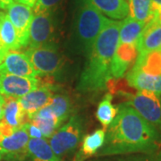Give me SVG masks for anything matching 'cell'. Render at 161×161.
<instances>
[{
    "mask_svg": "<svg viewBox=\"0 0 161 161\" xmlns=\"http://www.w3.org/2000/svg\"><path fill=\"white\" fill-rule=\"evenodd\" d=\"M0 75H17L30 78L39 77L26 53L19 50L7 52L4 60L0 64Z\"/></svg>",
    "mask_w": 161,
    "mask_h": 161,
    "instance_id": "cell-10",
    "label": "cell"
},
{
    "mask_svg": "<svg viewBox=\"0 0 161 161\" xmlns=\"http://www.w3.org/2000/svg\"><path fill=\"white\" fill-rule=\"evenodd\" d=\"M138 56L137 47L134 45H118L110 64L111 77H124Z\"/></svg>",
    "mask_w": 161,
    "mask_h": 161,
    "instance_id": "cell-14",
    "label": "cell"
},
{
    "mask_svg": "<svg viewBox=\"0 0 161 161\" xmlns=\"http://www.w3.org/2000/svg\"><path fill=\"white\" fill-rule=\"evenodd\" d=\"M1 14H2V12H0V17H1Z\"/></svg>",
    "mask_w": 161,
    "mask_h": 161,
    "instance_id": "cell-35",
    "label": "cell"
},
{
    "mask_svg": "<svg viewBox=\"0 0 161 161\" xmlns=\"http://www.w3.org/2000/svg\"><path fill=\"white\" fill-rule=\"evenodd\" d=\"M62 0H37L34 6L32 7L33 14H40V13H47L53 11L59 6Z\"/></svg>",
    "mask_w": 161,
    "mask_h": 161,
    "instance_id": "cell-26",
    "label": "cell"
},
{
    "mask_svg": "<svg viewBox=\"0 0 161 161\" xmlns=\"http://www.w3.org/2000/svg\"><path fill=\"white\" fill-rule=\"evenodd\" d=\"M3 122L14 129H18L26 123H29L28 116L22 108L19 98L5 97V108Z\"/></svg>",
    "mask_w": 161,
    "mask_h": 161,
    "instance_id": "cell-18",
    "label": "cell"
},
{
    "mask_svg": "<svg viewBox=\"0 0 161 161\" xmlns=\"http://www.w3.org/2000/svg\"><path fill=\"white\" fill-rule=\"evenodd\" d=\"M127 103L142 117L161 131V99L153 93L137 92L127 95Z\"/></svg>",
    "mask_w": 161,
    "mask_h": 161,
    "instance_id": "cell-6",
    "label": "cell"
},
{
    "mask_svg": "<svg viewBox=\"0 0 161 161\" xmlns=\"http://www.w3.org/2000/svg\"><path fill=\"white\" fill-rule=\"evenodd\" d=\"M151 1L153 5V9L161 8V0H151Z\"/></svg>",
    "mask_w": 161,
    "mask_h": 161,
    "instance_id": "cell-32",
    "label": "cell"
},
{
    "mask_svg": "<svg viewBox=\"0 0 161 161\" xmlns=\"http://www.w3.org/2000/svg\"><path fill=\"white\" fill-rule=\"evenodd\" d=\"M121 21L110 20L96 39L88 62L78 83L80 92H95L105 89L112 78L110 64L119 45Z\"/></svg>",
    "mask_w": 161,
    "mask_h": 161,
    "instance_id": "cell-2",
    "label": "cell"
},
{
    "mask_svg": "<svg viewBox=\"0 0 161 161\" xmlns=\"http://www.w3.org/2000/svg\"><path fill=\"white\" fill-rule=\"evenodd\" d=\"M40 84L39 78L0 75V94L5 97L22 98L40 86Z\"/></svg>",
    "mask_w": 161,
    "mask_h": 161,
    "instance_id": "cell-11",
    "label": "cell"
},
{
    "mask_svg": "<svg viewBox=\"0 0 161 161\" xmlns=\"http://www.w3.org/2000/svg\"><path fill=\"white\" fill-rule=\"evenodd\" d=\"M30 137L27 123L6 135H0V149L8 159L23 160L27 156Z\"/></svg>",
    "mask_w": 161,
    "mask_h": 161,
    "instance_id": "cell-7",
    "label": "cell"
},
{
    "mask_svg": "<svg viewBox=\"0 0 161 161\" xmlns=\"http://www.w3.org/2000/svg\"><path fill=\"white\" fill-rule=\"evenodd\" d=\"M82 134L81 120L73 115L64 125H61L50 137L49 145L58 158L74 150L78 145Z\"/></svg>",
    "mask_w": 161,
    "mask_h": 161,
    "instance_id": "cell-4",
    "label": "cell"
},
{
    "mask_svg": "<svg viewBox=\"0 0 161 161\" xmlns=\"http://www.w3.org/2000/svg\"><path fill=\"white\" fill-rule=\"evenodd\" d=\"M109 22L110 19L86 0L81 1L75 16V33L82 51L90 53L98 34Z\"/></svg>",
    "mask_w": 161,
    "mask_h": 161,
    "instance_id": "cell-3",
    "label": "cell"
},
{
    "mask_svg": "<svg viewBox=\"0 0 161 161\" xmlns=\"http://www.w3.org/2000/svg\"><path fill=\"white\" fill-rule=\"evenodd\" d=\"M55 31L53 13L34 14L29 31L28 48L38 47L51 43Z\"/></svg>",
    "mask_w": 161,
    "mask_h": 161,
    "instance_id": "cell-8",
    "label": "cell"
},
{
    "mask_svg": "<svg viewBox=\"0 0 161 161\" xmlns=\"http://www.w3.org/2000/svg\"><path fill=\"white\" fill-rule=\"evenodd\" d=\"M18 3H21V4H23V5H26V6H30V7H33L36 3L37 0H15Z\"/></svg>",
    "mask_w": 161,
    "mask_h": 161,
    "instance_id": "cell-30",
    "label": "cell"
},
{
    "mask_svg": "<svg viewBox=\"0 0 161 161\" xmlns=\"http://www.w3.org/2000/svg\"><path fill=\"white\" fill-rule=\"evenodd\" d=\"M106 140V129H98L88 134L82 141L81 151L84 155H94L104 146Z\"/></svg>",
    "mask_w": 161,
    "mask_h": 161,
    "instance_id": "cell-25",
    "label": "cell"
},
{
    "mask_svg": "<svg viewBox=\"0 0 161 161\" xmlns=\"http://www.w3.org/2000/svg\"><path fill=\"white\" fill-rule=\"evenodd\" d=\"M29 123L33 124L40 129L44 138H50L62 124L53 114L48 106L39 110L30 118Z\"/></svg>",
    "mask_w": 161,
    "mask_h": 161,
    "instance_id": "cell-17",
    "label": "cell"
},
{
    "mask_svg": "<svg viewBox=\"0 0 161 161\" xmlns=\"http://www.w3.org/2000/svg\"><path fill=\"white\" fill-rule=\"evenodd\" d=\"M106 17L123 20L129 14L127 0H86Z\"/></svg>",
    "mask_w": 161,
    "mask_h": 161,
    "instance_id": "cell-16",
    "label": "cell"
},
{
    "mask_svg": "<svg viewBox=\"0 0 161 161\" xmlns=\"http://www.w3.org/2000/svg\"><path fill=\"white\" fill-rule=\"evenodd\" d=\"M54 96V87L52 84H41L28 94L19 98L22 108L28 119L39 110L46 107Z\"/></svg>",
    "mask_w": 161,
    "mask_h": 161,
    "instance_id": "cell-13",
    "label": "cell"
},
{
    "mask_svg": "<svg viewBox=\"0 0 161 161\" xmlns=\"http://www.w3.org/2000/svg\"><path fill=\"white\" fill-rule=\"evenodd\" d=\"M27 152L32 161H61V158L53 151L49 142L44 138H30Z\"/></svg>",
    "mask_w": 161,
    "mask_h": 161,
    "instance_id": "cell-20",
    "label": "cell"
},
{
    "mask_svg": "<svg viewBox=\"0 0 161 161\" xmlns=\"http://www.w3.org/2000/svg\"><path fill=\"white\" fill-rule=\"evenodd\" d=\"M0 44L8 51L22 48L17 32L5 13H2L0 17Z\"/></svg>",
    "mask_w": 161,
    "mask_h": 161,
    "instance_id": "cell-21",
    "label": "cell"
},
{
    "mask_svg": "<svg viewBox=\"0 0 161 161\" xmlns=\"http://www.w3.org/2000/svg\"><path fill=\"white\" fill-rule=\"evenodd\" d=\"M47 106L62 125L69 118L71 103L70 99L66 96L62 94L54 95Z\"/></svg>",
    "mask_w": 161,
    "mask_h": 161,
    "instance_id": "cell-24",
    "label": "cell"
},
{
    "mask_svg": "<svg viewBox=\"0 0 161 161\" xmlns=\"http://www.w3.org/2000/svg\"><path fill=\"white\" fill-rule=\"evenodd\" d=\"M160 99H161V97H160Z\"/></svg>",
    "mask_w": 161,
    "mask_h": 161,
    "instance_id": "cell-36",
    "label": "cell"
},
{
    "mask_svg": "<svg viewBox=\"0 0 161 161\" xmlns=\"http://www.w3.org/2000/svg\"><path fill=\"white\" fill-rule=\"evenodd\" d=\"M161 50V23L150 20L144 27L137 43L138 55Z\"/></svg>",
    "mask_w": 161,
    "mask_h": 161,
    "instance_id": "cell-15",
    "label": "cell"
},
{
    "mask_svg": "<svg viewBox=\"0 0 161 161\" xmlns=\"http://www.w3.org/2000/svg\"><path fill=\"white\" fill-rule=\"evenodd\" d=\"M158 161H161V153H160V156H159V159H158Z\"/></svg>",
    "mask_w": 161,
    "mask_h": 161,
    "instance_id": "cell-34",
    "label": "cell"
},
{
    "mask_svg": "<svg viewBox=\"0 0 161 161\" xmlns=\"http://www.w3.org/2000/svg\"><path fill=\"white\" fill-rule=\"evenodd\" d=\"M3 157H4V154H3V151H2V150H1V149H0V159H1V158H2Z\"/></svg>",
    "mask_w": 161,
    "mask_h": 161,
    "instance_id": "cell-33",
    "label": "cell"
},
{
    "mask_svg": "<svg viewBox=\"0 0 161 161\" xmlns=\"http://www.w3.org/2000/svg\"><path fill=\"white\" fill-rule=\"evenodd\" d=\"M25 53L39 76L56 75L62 67V58L52 42L38 47L28 48Z\"/></svg>",
    "mask_w": 161,
    "mask_h": 161,
    "instance_id": "cell-5",
    "label": "cell"
},
{
    "mask_svg": "<svg viewBox=\"0 0 161 161\" xmlns=\"http://www.w3.org/2000/svg\"><path fill=\"white\" fill-rule=\"evenodd\" d=\"M6 14L17 32L22 48L28 46L30 27L34 15L32 8L15 1L7 8Z\"/></svg>",
    "mask_w": 161,
    "mask_h": 161,
    "instance_id": "cell-9",
    "label": "cell"
},
{
    "mask_svg": "<svg viewBox=\"0 0 161 161\" xmlns=\"http://www.w3.org/2000/svg\"><path fill=\"white\" fill-rule=\"evenodd\" d=\"M145 23L127 16L121 22L119 30V45H134L137 47L138 40L145 27Z\"/></svg>",
    "mask_w": 161,
    "mask_h": 161,
    "instance_id": "cell-19",
    "label": "cell"
},
{
    "mask_svg": "<svg viewBox=\"0 0 161 161\" xmlns=\"http://www.w3.org/2000/svg\"><path fill=\"white\" fill-rule=\"evenodd\" d=\"M113 96L111 93L106 94L99 102L96 111V117L105 128L109 126L117 114V108L112 103Z\"/></svg>",
    "mask_w": 161,
    "mask_h": 161,
    "instance_id": "cell-23",
    "label": "cell"
},
{
    "mask_svg": "<svg viewBox=\"0 0 161 161\" xmlns=\"http://www.w3.org/2000/svg\"><path fill=\"white\" fill-rule=\"evenodd\" d=\"M161 144V132L139 115L130 105L121 104L117 114L106 132L102 155L135 152L150 153Z\"/></svg>",
    "mask_w": 161,
    "mask_h": 161,
    "instance_id": "cell-1",
    "label": "cell"
},
{
    "mask_svg": "<svg viewBox=\"0 0 161 161\" xmlns=\"http://www.w3.org/2000/svg\"><path fill=\"white\" fill-rule=\"evenodd\" d=\"M7 52H8V50L6 49L4 47L0 44V64L2 63V61L4 60V58H5L6 55L7 54Z\"/></svg>",
    "mask_w": 161,
    "mask_h": 161,
    "instance_id": "cell-31",
    "label": "cell"
},
{
    "mask_svg": "<svg viewBox=\"0 0 161 161\" xmlns=\"http://www.w3.org/2000/svg\"><path fill=\"white\" fill-rule=\"evenodd\" d=\"M129 14L134 20L147 23L153 16V5L151 0H128Z\"/></svg>",
    "mask_w": 161,
    "mask_h": 161,
    "instance_id": "cell-22",
    "label": "cell"
},
{
    "mask_svg": "<svg viewBox=\"0 0 161 161\" xmlns=\"http://www.w3.org/2000/svg\"><path fill=\"white\" fill-rule=\"evenodd\" d=\"M14 2H15V0H0V9L7 10V8L11 6Z\"/></svg>",
    "mask_w": 161,
    "mask_h": 161,
    "instance_id": "cell-28",
    "label": "cell"
},
{
    "mask_svg": "<svg viewBox=\"0 0 161 161\" xmlns=\"http://www.w3.org/2000/svg\"><path fill=\"white\" fill-rule=\"evenodd\" d=\"M127 81L138 92H150L161 97V75L145 71L133 64L127 75Z\"/></svg>",
    "mask_w": 161,
    "mask_h": 161,
    "instance_id": "cell-12",
    "label": "cell"
},
{
    "mask_svg": "<svg viewBox=\"0 0 161 161\" xmlns=\"http://www.w3.org/2000/svg\"><path fill=\"white\" fill-rule=\"evenodd\" d=\"M27 131L29 137L31 139H42L44 138L42 132L38 127L31 123H27Z\"/></svg>",
    "mask_w": 161,
    "mask_h": 161,
    "instance_id": "cell-27",
    "label": "cell"
},
{
    "mask_svg": "<svg viewBox=\"0 0 161 161\" xmlns=\"http://www.w3.org/2000/svg\"><path fill=\"white\" fill-rule=\"evenodd\" d=\"M4 108H5V96L0 94V121L4 116Z\"/></svg>",
    "mask_w": 161,
    "mask_h": 161,
    "instance_id": "cell-29",
    "label": "cell"
}]
</instances>
